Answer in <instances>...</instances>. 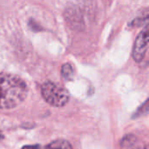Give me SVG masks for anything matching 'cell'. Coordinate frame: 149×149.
<instances>
[{
  "label": "cell",
  "mask_w": 149,
  "mask_h": 149,
  "mask_svg": "<svg viewBox=\"0 0 149 149\" xmlns=\"http://www.w3.org/2000/svg\"><path fill=\"white\" fill-rule=\"evenodd\" d=\"M28 87L19 77L0 72V109H12L26 98Z\"/></svg>",
  "instance_id": "1"
},
{
  "label": "cell",
  "mask_w": 149,
  "mask_h": 149,
  "mask_svg": "<svg viewBox=\"0 0 149 149\" xmlns=\"http://www.w3.org/2000/svg\"><path fill=\"white\" fill-rule=\"evenodd\" d=\"M41 94L44 100L54 107H65L70 100V93L68 91L51 81H47L42 85Z\"/></svg>",
  "instance_id": "2"
},
{
  "label": "cell",
  "mask_w": 149,
  "mask_h": 149,
  "mask_svg": "<svg viewBox=\"0 0 149 149\" xmlns=\"http://www.w3.org/2000/svg\"><path fill=\"white\" fill-rule=\"evenodd\" d=\"M148 48V27L146 25L145 29L138 35L134 41L133 48V58L136 62H141L143 60L146 52Z\"/></svg>",
  "instance_id": "3"
},
{
  "label": "cell",
  "mask_w": 149,
  "mask_h": 149,
  "mask_svg": "<svg viewBox=\"0 0 149 149\" xmlns=\"http://www.w3.org/2000/svg\"><path fill=\"white\" fill-rule=\"evenodd\" d=\"M138 145V139L134 134L126 135L120 141L121 149H133Z\"/></svg>",
  "instance_id": "4"
},
{
  "label": "cell",
  "mask_w": 149,
  "mask_h": 149,
  "mask_svg": "<svg viewBox=\"0 0 149 149\" xmlns=\"http://www.w3.org/2000/svg\"><path fill=\"white\" fill-rule=\"evenodd\" d=\"M45 149H72V147L65 140H56L45 146Z\"/></svg>",
  "instance_id": "5"
},
{
  "label": "cell",
  "mask_w": 149,
  "mask_h": 149,
  "mask_svg": "<svg viewBox=\"0 0 149 149\" xmlns=\"http://www.w3.org/2000/svg\"><path fill=\"white\" fill-rule=\"evenodd\" d=\"M61 75L63 77V79L66 81L72 80V77H73V69L72 66L71 65V64L69 63H65L62 65L61 68Z\"/></svg>",
  "instance_id": "6"
},
{
  "label": "cell",
  "mask_w": 149,
  "mask_h": 149,
  "mask_svg": "<svg viewBox=\"0 0 149 149\" xmlns=\"http://www.w3.org/2000/svg\"><path fill=\"white\" fill-rule=\"evenodd\" d=\"M148 100L145 101V103L141 106V107L134 113V115L133 116V118H138L141 115H144V114H147L148 113Z\"/></svg>",
  "instance_id": "7"
},
{
  "label": "cell",
  "mask_w": 149,
  "mask_h": 149,
  "mask_svg": "<svg viewBox=\"0 0 149 149\" xmlns=\"http://www.w3.org/2000/svg\"><path fill=\"white\" fill-rule=\"evenodd\" d=\"M22 149H40V146L39 145H26L24 146Z\"/></svg>",
  "instance_id": "8"
},
{
  "label": "cell",
  "mask_w": 149,
  "mask_h": 149,
  "mask_svg": "<svg viewBox=\"0 0 149 149\" xmlns=\"http://www.w3.org/2000/svg\"><path fill=\"white\" fill-rule=\"evenodd\" d=\"M133 149H148V146L147 145H144V146H140L139 144L135 147V148H134Z\"/></svg>",
  "instance_id": "9"
}]
</instances>
